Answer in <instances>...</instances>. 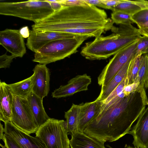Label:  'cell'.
I'll use <instances>...</instances> for the list:
<instances>
[{"instance_id":"cell-36","label":"cell","mask_w":148,"mask_h":148,"mask_svg":"<svg viewBox=\"0 0 148 148\" xmlns=\"http://www.w3.org/2000/svg\"><path fill=\"white\" fill-rule=\"evenodd\" d=\"M20 34L24 38H28L30 35V31L27 26L21 28L19 30Z\"/></svg>"},{"instance_id":"cell-4","label":"cell","mask_w":148,"mask_h":148,"mask_svg":"<svg viewBox=\"0 0 148 148\" xmlns=\"http://www.w3.org/2000/svg\"><path fill=\"white\" fill-rule=\"evenodd\" d=\"M54 11L45 0L18 2H1L0 14L14 16L34 22H40L53 14Z\"/></svg>"},{"instance_id":"cell-31","label":"cell","mask_w":148,"mask_h":148,"mask_svg":"<svg viewBox=\"0 0 148 148\" xmlns=\"http://www.w3.org/2000/svg\"><path fill=\"white\" fill-rule=\"evenodd\" d=\"M16 56L11 55H8L6 53L0 56V68H6L9 67L13 59L16 58Z\"/></svg>"},{"instance_id":"cell-15","label":"cell","mask_w":148,"mask_h":148,"mask_svg":"<svg viewBox=\"0 0 148 148\" xmlns=\"http://www.w3.org/2000/svg\"><path fill=\"white\" fill-rule=\"evenodd\" d=\"M79 105V118L77 130L79 132H83L86 127L99 112L102 102L95 100L92 102L82 103Z\"/></svg>"},{"instance_id":"cell-32","label":"cell","mask_w":148,"mask_h":148,"mask_svg":"<svg viewBox=\"0 0 148 148\" xmlns=\"http://www.w3.org/2000/svg\"><path fill=\"white\" fill-rule=\"evenodd\" d=\"M59 2L64 7L86 6L89 5L84 1L83 0H59Z\"/></svg>"},{"instance_id":"cell-27","label":"cell","mask_w":148,"mask_h":148,"mask_svg":"<svg viewBox=\"0 0 148 148\" xmlns=\"http://www.w3.org/2000/svg\"><path fill=\"white\" fill-rule=\"evenodd\" d=\"M146 54H148V37L141 36L138 42L134 57Z\"/></svg>"},{"instance_id":"cell-18","label":"cell","mask_w":148,"mask_h":148,"mask_svg":"<svg viewBox=\"0 0 148 148\" xmlns=\"http://www.w3.org/2000/svg\"><path fill=\"white\" fill-rule=\"evenodd\" d=\"M39 127L50 118L45 111L43 105V99L40 98L32 92L27 99Z\"/></svg>"},{"instance_id":"cell-35","label":"cell","mask_w":148,"mask_h":148,"mask_svg":"<svg viewBox=\"0 0 148 148\" xmlns=\"http://www.w3.org/2000/svg\"><path fill=\"white\" fill-rule=\"evenodd\" d=\"M86 3L95 6L104 8L102 0H83Z\"/></svg>"},{"instance_id":"cell-26","label":"cell","mask_w":148,"mask_h":148,"mask_svg":"<svg viewBox=\"0 0 148 148\" xmlns=\"http://www.w3.org/2000/svg\"><path fill=\"white\" fill-rule=\"evenodd\" d=\"M145 90V89L141 87L139 83L134 82L132 84L125 86L123 92L126 97L132 92H137L140 93L142 98L144 99L147 97Z\"/></svg>"},{"instance_id":"cell-11","label":"cell","mask_w":148,"mask_h":148,"mask_svg":"<svg viewBox=\"0 0 148 148\" xmlns=\"http://www.w3.org/2000/svg\"><path fill=\"white\" fill-rule=\"evenodd\" d=\"M91 79L87 74L79 75L70 80L68 83L60 86L52 93L53 97L59 98L72 95L77 92L87 90Z\"/></svg>"},{"instance_id":"cell-1","label":"cell","mask_w":148,"mask_h":148,"mask_svg":"<svg viewBox=\"0 0 148 148\" xmlns=\"http://www.w3.org/2000/svg\"><path fill=\"white\" fill-rule=\"evenodd\" d=\"M145 109L140 93L132 92L96 116L83 132L105 142L116 141L129 133L132 124Z\"/></svg>"},{"instance_id":"cell-14","label":"cell","mask_w":148,"mask_h":148,"mask_svg":"<svg viewBox=\"0 0 148 148\" xmlns=\"http://www.w3.org/2000/svg\"><path fill=\"white\" fill-rule=\"evenodd\" d=\"M128 134L133 137L132 144L134 147L148 148V106L140 114Z\"/></svg>"},{"instance_id":"cell-2","label":"cell","mask_w":148,"mask_h":148,"mask_svg":"<svg viewBox=\"0 0 148 148\" xmlns=\"http://www.w3.org/2000/svg\"><path fill=\"white\" fill-rule=\"evenodd\" d=\"M103 10L89 4L63 7L32 26L34 30L65 33L69 30L102 29L113 32L116 27Z\"/></svg>"},{"instance_id":"cell-39","label":"cell","mask_w":148,"mask_h":148,"mask_svg":"<svg viewBox=\"0 0 148 148\" xmlns=\"http://www.w3.org/2000/svg\"><path fill=\"white\" fill-rule=\"evenodd\" d=\"M132 147H131L130 145L128 146L127 144H125L124 147V148H133Z\"/></svg>"},{"instance_id":"cell-17","label":"cell","mask_w":148,"mask_h":148,"mask_svg":"<svg viewBox=\"0 0 148 148\" xmlns=\"http://www.w3.org/2000/svg\"><path fill=\"white\" fill-rule=\"evenodd\" d=\"M70 145L71 148H106L102 140L78 131L71 135Z\"/></svg>"},{"instance_id":"cell-24","label":"cell","mask_w":148,"mask_h":148,"mask_svg":"<svg viewBox=\"0 0 148 148\" xmlns=\"http://www.w3.org/2000/svg\"><path fill=\"white\" fill-rule=\"evenodd\" d=\"M141 56L134 58L130 62L126 75L128 85L133 83L136 79L139 69Z\"/></svg>"},{"instance_id":"cell-30","label":"cell","mask_w":148,"mask_h":148,"mask_svg":"<svg viewBox=\"0 0 148 148\" xmlns=\"http://www.w3.org/2000/svg\"><path fill=\"white\" fill-rule=\"evenodd\" d=\"M2 140L5 143L3 146L0 144L3 148H21L19 144L10 135L4 134Z\"/></svg>"},{"instance_id":"cell-3","label":"cell","mask_w":148,"mask_h":148,"mask_svg":"<svg viewBox=\"0 0 148 148\" xmlns=\"http://www.w3.org/2000/svg\"><path fill=\"white\" fill-rule=\"evenodd\" d=\"M141 36L138 28L132 24H120L117 30L112 34L101 35L86 43L80 53L90 60L106 59L139 40Z\"/></svg>"},{"instance_id":"cell-13","label":"cell","mask_w":148,"mask_h":148,"mask_svg":"<svg viewBox=\"0 0 148 148\" xmlns=\"http://www.w3.org/2000/svg\"><path fill=\"white\" fill-rule=\"evenodd\" d=\"M34 76L32 92L43 99L49 91L50 74L49 69L45 64H38L33 70Z\"/></svg>"},{"instance_id":"cell-34","label":"cell","mask_w":148,"mask_h":148,"mask_svg":"<svg viewBox=\"0 0 148 148\" xmlns=\"http://www.w3.org/2000/svg\"><path fill=\"white\" fill-rule=\"evenodd\" d=\"M138 27L140 34L148 37V22Z\"/></svg>"},{"instance_id":"cell-28","label":"cell","mask_w":148,"mask_h":148,"mask_svg":"<svg viewBox=\"0 0 148 148\" xmlns=\"http://www.w3.org/2000/svg\"><path fill=\"white\" fill-rule=\"evenodd\" d=\"M128 80L126 76L121 82L112 91L109 96L105 99L101 101L102 104L108 103L112 99L121 94L123 92L125 86L128 85Z\"/></svg>"},{"instance_id":"cell-25","label":"cell","mask_w":148,"mask_h":148,"mask_svg":"<svg viewBox=\"0 0 148 148\" xmlns=\"http://www.w3.org/2000/svg\"><path fill=\"white\" fill-rule=\"evenodd\" d=\"M132 16L123 12L116 11L112 12L111 19L114 23L116 24H132L134 23Z\"/></svg>"},{"instance_id":"cell-12","label":"cell","mask_w":148,"mask_h":148,"mask_svg":"<svg viewBox=\"0 0 148 148\" xmlns=\"http://www.w3.org/2000/svg\"><path fill=\"white\" fill-rule=\"evenodd\" d=\"M4 124L5 134L12 137L21 148H47L40 140L21 131L11 121L5 123Z\"/></svg>"},{"instance_id":"cell-8","label":"cell","mask_w":148,"mask_h":148,"mask_svg":"<svg viewBox=\"0 0 148 148\" xmlns=\"http://www.w3.org/2000/svg\"><path fill=\"white\" fill-rule=\"evenodd\" d=\"M138 40L123 48L114 55L98 77V83L106 85L127 62L134 57Z\"/></svg>"},{"instance_id":"cell-40","label":"cell","mask_w":148,"mask_h":148,"mask_svg":"<svg viewBox=\"0 0 148 148\" xmlns=\"http://www.w3.org/2000/svg\"><path fill=\"white\" fill-rule=\"evenodd\" d=\"M133 148H138L136 147H133Z\"/></svg>"},{"instance_id":"cell-20","label":"cell","mask_w":148,"mask_h":148,"mask_svg":"<svg viewBox=\"0 0 148 148\" xmlns=\"http://www.w3.org/2000/svg\"><path fill=\"white\" fill-rule=\"evenodd\" d=\"M146 9H148V1L121 0V2L115 6L112 11H121L132 16L141 10Z\"/></svg>"},{"instance_id":"cell-29","label":"cell","mask_w":148,"mask_h":148,"mask_svg":"<svg viewBox=\"0 0 148 148\" xmlns=\"http://www.w3.org/2000/svg\"><path fill=\"white\" fill-rule=\"evenodd\" d=\"M134 23L137 26L148 22V9L143 10L135 14L132 16Z\"/></svg>"},{"instance_id":"cell-5","label":"cell","mask_w":148,"mask_h":148,"mask_svg":"<svg viewBox=\"0 0 148 148\" xmlns=\"http://www.w3.org/2000/svg\"><path fill=\"white\" fill-rule=\"evenodd\" d=\"M89 37L78 36L51 41L35 53L33 61L46 65L69 57L76 53L78 48Z\"/></svg>"},{"instance_id":"cell-19","label":"cell","mask_w":148,"mask_h":148,"mask_svg":"<svg viewBox=\"0 0 148 148\" xmlns=\"http://www.w3.org/2000/svg\"><path fill=\"white\" fill-rule=\"evenodd\" d=\"M131 61L126 63L106 85L101 86L100 94L96 100L101 102L105 99L119 84L126 76Z\"/></svg>"},{"instance_id":"cell-38","label":"cell","mask_w":148,"mask_h":148,"mask_svg":"<svg viewBox=\"0 0 148 148\" xmlns=\"http://www.w3.org/2000/svg\"><path fill=\"white\" fill-rule=\"evenodd\" d=\"M0 139L2 140L4 134L3 132H4V128H3V125L1 123H0Z\"/></svg>"},{"instance_id":"cell-6","label":"cell","mask_w":148,"mask_h":148,"mask_svg":"<svg viewBox=\"0 0 148 148\" xmlns=\"http://www.w3.org/2000/svg\"><path fill=\"white\" fill-rule=\"evenodd\" d=\"M36 137L47 148H69L66 121L50 118L40 127Z\"/></svg>"},{"instance_id":"cell-22","label":"cell","mask_w":148,"mask_h":148,"mask_svg":"<svg viewBox=\"0 0 148 148\" xmlns=\"http://www.w3.org/2000/svg\"><path fill=\"white\" fill-rule=\"evenodd\" d=\"M79 105L73 103L71 108L65 112L66 127L68 134L71 135L78 131L79 118Z\"/></svg>"},{"instance_id":"cell-23","label":"cell","mask_w":148,"mask_h":148,"mask_svg":"<svg viewBox=\"0 0 148 148\" xmlns=\"http://www.w3.org/2000/svg\"><path fill=\"white\" fill-rule=\"evenodd\" d=\"M134 82H138L141 87L148 89V54L141 56L138 71Z\"/></svg>"},{"instance_id":"cell-16","label":"cell","mask_w":148,"mask_h":148,"mask_svg":"<svg viewBox=\"0 0 148 148\" xmlns=\"http://www.w3.org/2000/svg\"><path fill=\"white\" fill-rule=\"evenodd\" d=\"M13 95L8 84L0 82V120L4 123L10 121Z\"/></svg>"},{"instance_id":"cell-7","label":"cell","mask_w":148,"mask_h":148,"mask_svg":"<svg viewBox=\"0 0 148 148\" xmlns=\"http://www.w3.org/2000/svg\"><path fill=\"white\" fill-rule=\"evenodd\" d=\"M10 121L29 135L36 133L39 128L27 99L14 95Z\"/></svg>"},{"instance_id":"cell-9","label":"cell","mask_w":148,"mask_h":148,"mask_svg":"<svg viewBox=\"0 0 148 148\" xmlns=\"http://www.w3.org/2000/svg\"><path fill=\"white\" fill-rule=\"evenodd\" d=\"M79 35L56 32H39L32 29L27 39L26 45L32 51L36 52L47 43L57 40L69 38Z\"/></svg>"},{"instance_id":"cell-10","label":"cell","mask_w":148,"mask_h":148,"mask_svg":"<svg viewBox=\"0 0 148 148\" xmlns=\"http://www.w3.org/2000/svg\"><path fill=\"white\" fill-rule=\"evenodd\" d=\"M0 44L17 57H22L26 52L24 38L19 30L6 29L1 31Z\"/></svg>"},{"instance_id":"cell-21","label":"cell","mask_w":148,"mask_h":148,"mask_svg":"<svg viewBox=\"0 0 148 148\" xmlns=\"http://www.w3.org/2000/svg\"><path fill=\"white\" fill-rule=\"evenodd\" d=\"M34 76L30 77L21 81L9 84L11 92L14 95L23 99H27L32 92Z\"/></svg>"},{"instance_id":"cell-33","label":"cell","mask_w":148,"mask_h":148,"mask_svg":"<svg viewBox=\"0 0 148 148\" xmlns=\"http://www.w3.org/2000/svg\"><path fill=\"white\" fill-rule=\"evenodd\" d=\"M104 6V9L110 10L112 11L114 8L120 3L121 0H102Z\"/></svg>"},{"instance_id":"cell-37","label":"cell","mask_w":148,"mask_h":148,"mask_svg":"<svg viewBox=\"0 0 148 148\" xmlns=\"http://www.w3.org/2000/svg\"><path fill=\"white\" fill-rule=\"evenodd\" d=\"M49 2L50 3L52 8L55 12L60 10L63 7L62 4L59 2V0H57L56 2Z\"/></svg>"}]
</instances>
